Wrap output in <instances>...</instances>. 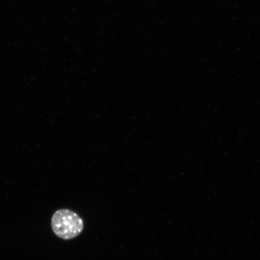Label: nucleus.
Returning <instances> with one entry per match:
<instances>
[{
  "mask_svg": "<svg viewBox=\"0 0 260 260\" xmlns=\"http://www.w3.org/2000/svg\"><path fill=\"white\" fill-rule=\"evenodd\" d=\"M53 232L59 238L71 240L82 233L84 222L79 214L69 209H60L56 211L51 219Z\"/></svg>",
  "mask_w": 260,
  "mask_h": 260,
  "instance_id": "f257e3e1",
  "label": "nucleus"
}]
</instances>
